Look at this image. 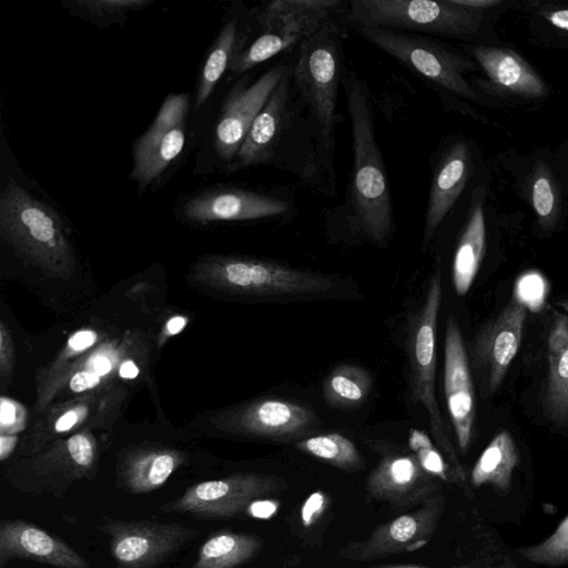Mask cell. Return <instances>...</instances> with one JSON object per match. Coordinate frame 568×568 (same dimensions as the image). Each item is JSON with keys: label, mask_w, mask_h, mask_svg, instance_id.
<instances>
[{"label": "cell", "mask_w": 568, "mask_h": 568, "mask_svg": "<svg viewBox=\"0 0 568 568\" xmlns=\"http://www.w3.org/2000/svg\"><path fill=\"white\" fill-rule=\"evenodd\" d=\"M444 390L458 448L466 452L473 437L475 399L464 339L454 316L446 324Z\"/></svg>", "instance_id": "d6986e66"}, {"label": "cell", "mask_w": 568, "mask_h": 568, "mask_svg": "<svg viewBox=\"0 0 568 568\" xmlns=\"http://www.w3.org/2000/svg\"><path fill=\"white\" fill-rule=\"evenodd\" d=\"M140 354H143L142 342L135 333L103 339L71 366L55 399L64 396L67 400L69 395L78 397L118 383L121 363Z\"/></svg>", "instance_id": "603a6c76"}, {"label": "cell", "mask_w": 568, "mask_h": 568, "mask_svg": "<svg viewBox=\"0 0 568 568\" xmlns=\"http://www.w3.org/2000/svg\"><path fill=\"white\" fill-rule=\"evenodd\" d=\"M518 554L539 566L556 567L568 564V516L547 538L520 548Z\"/></svg>", "instance_id": "e575fe53"}, {"label": "cell", "mask_w": 568, "mask_h": 568, "mask_svg": "<svg viewBox=\"0 0 568 568\" xmlns=\"http://www.w3.org/2000/svg\"><path fill=\"white\" fill-rule=\"evenodd\" d=\"M100 342H102L101 334L94 328H81L68 338L54 361L38 373L36 397L38 412H43L53 403L71 366Z\"/></svg>", "instance_id": "4316f807"}, {"label": "cell", "mask_w": 568, "mask_h": 568, "mask_svg": "<svg viewBox=\"0 0 568 568\" xmlns=\"http://www.w3.org/2000/svg\"><path fill=\"white\" fill-rule=\"evenodd\" d=\"M143 354L131 356L125 358L119 368V376L121 379H134L140 375L141 367L138 363V358H142Z\"/></svg>", "instance_id": "7bdbcfd3"}, {"label": "cell", "mask_w": 568, "mask_h": 568, "mask_svg": "<svg viewBox=\"0 0 568 568\" xmlns=\"http://www.w3.org/2000/svg\"><path fill=\"white\" fill-rule=\"evenodd\" d=\"M345 34L346 28L337 18L327 21L298 45L297 57L292 63L293 83L307 109L317 154L334 190L335 131L339 121L337 93L346 69Z\"/></svg>", "instance_id": "7a4b0ae2"}, {"label": "cell", "mask_w": 568, "mask_h": 568, "mask_svg": "<svg viewBox=\"0 0 568 568\" xmlns=\"http://www.w3.org/2000/svg\"><path fill=\"white\" fill-rule=\"evenodd\" d=\"M437 480L413 453L389 454L367 476L366 491L394 509H406L420 506L438 493Z\"/></svg>", "instance_id": "ac0fdd59"}, {"label": "cell", "mask_w": 568, "mask_h": 568, "mask_svg": "<svg viewBox=\"0 0 568 568\" xmlns=\"http://www.w3.org/2000/svg\"><path fill=\"white\" fill-rule=\"evenodd\" d=\"M291 68L292 63H277L252 83L239 82L230 91L215 128L214 146L223 161L235 159L255 118Z\"/></svg>", "instance_id": "2e32d148"}, {"label": "cell", "mask_w": 568, "mask_h": 568, "mask_svg": "<svg viewBox=\"0 0 568 568\" xmlns=\"http://www.w3.org/2000/svg\"><path fill=\"white\" fill-rule=\"evenodd\" d=\"M532 204L541 220L554 212L555 194L549 179L545 175H540L532 185Z\"/></svg>", "instance_id": "f35d334b"}, {"label": "cell", "mask_w": 568, "mask_h": 568, "mask_svg": "<svg viewBox=\"0 0 568 568\" xmlns=\"http://www.w3.org/2000/svg\"><path fill=\"white\" fill-rule=\"evenodd\" d=\"M0 433L17 435L27 425L28 415L26 409L16 400L1 397Z\"/></svg>", "instance_id": "74e56055"}, {"label": "cell", "mask_w": 568, "mask_h": 568, "mask_svg": "<svg viewBox=\"0 0 568 568\" xmlns=\"http://www.w3.org/2000/svg\"><path fill=\"white\" fill-rule=\"evenodd\" d=\"M568 345V315L558 314L547 339V355L554 356Z\"/></svg>", "instance_id": "60d3db41"}, {"label": "cell", "mask_w": 568, "mask_h": 568, "mask_svg": "<svg viewBox=\"0 0 568 568\" xmlns=\"http://www.w3.org/2000/svg\"><path fill=\"white\" fill-rule=\"evenodd\" d=\"M189 109V94L168 95L149 129L134 142L131 179L140 193L181 154Z\"/></svg>", "instance_id": "9a60e30c"}, {"label": "cell", "mask_w": 568, "mask_h": 568, "mask_svg": "<svg viewBox=\"0 0 568 568\" xmlns=\"http://www.w3.org/2000/svg\"><path fill=\"white\" fill-rule=\"evenodd\" d=\"M304 111L307 109L294 87L291 68L251 125L234 159L235 168L274 164L290 170L286 149L297 142L317 152L315 132ZM297 146L320 162L314 153Z\"/></svg>", "instance_id": "8992f818"}, {"label": "cell", "mask_w": 568, "mask_h": 568, "mask_svg": "<svg viewBox=\"0 0 568 568\" xmlns=\"http://www.w3.org/2000/svg\"><path fill=\"white\" fill-rule=\"evenodd\" d=\"M486 246V225L481 197L473 203L453 260V284L458 295L471 287Z\"/></svg>", "instance_id": "83f0119b"}, {"label": "cell", "mask_w": 568, "mask_h": 568, "mask_svg": "<svg viewBox=\"0 0 568 568\" xmlns=\"http://www.w3.org/2000/svg\"><path fill=\"white\" fill-rule=\"evenodd\" d=\"M442 293V273L437 268L430 277L424 303L409 325L410 389L415 402L422 405L428 415L436 444L448 458L457 479L463 480L465 473L446 434L435 392L436 334Z\"/></svg>", "instance_id": "ba28073f"}, {"label": "cell", "mask_w": 568, "mask_h": 568, "mask_svg": "<svg viewBox=\"0 0 568 568\" xmlns=\"http://www.w3.org/2000/svg\"><path fill=\"white\" fill-rule=\"evenodd\" d=\"M186 317L184 316H173L171 317L165 325V335L173 336L179 334L186 325Z\"/></svg>", "instance_id": "bcb514c9"}, {"label": "cell", "mask_w": 568, "mask_h": 568, "mask_svg": "<svg viewBox=\"0 0 568 568\" xmlns=\"http://www.w3.org/2000/svg\"><path fill=\"white\" fill-rule=\"evenodd\" d=\"M295 447L342 470L363 468L364 459L355 444L339 433L308 436L295 443Z\"/></svg>", "instance_id": "d6a6232c"}, {"label": "cell", "mask_w": 568, "mask_h": 568, "mask_svg": "<svg viewBox=\"0 0 568 568\" xmlns=\"http://www.w3.org/2000/svg\"><path fill=\"white\" fill-rule=\"evenodd\" d=\"M371 387L372 377L366 369L357 365L343 364L327 375L323 384V397L333 407H353L365 402Z\"/></svg>", "instance_id": "1f68e13d"}, {"label": "cell", "mask_w": 568, "mask_h": 568, "mask_svg": "<svg viewBox=\"0 0 568 568\" xmlns=\"http://www.w3.org/2000/svg\"><path fill=\"white\" fill-rule=\"evenodd\" d=\"M544 412L557 426L568 424V345L559 354L548 356Z\"/></svg>", "instance_id": "836d02e7"}, {"label": "cell", "mask_w": 568, "mask_h": 568, "mask_svg": "<svg viewBox=\"0 0 568 568\" xmlns=\"http://www.w3.org/2000/svg\"><path fill=\"white\" fill-rule=\"evenodd\" d=\"M194 282L210 288L248 296H310L338 286L332 275L295 268L274 261L214 255L191 266Z\"/></svg>", "instance_id": "277c9868"}, {"label": "cell", "mask_w": 568, "mask_h": 568, "mask_svg": "<svg viewBox=\"0 0 568 568\" xmlns=\"http://www.w3.org/2000/svg\"><path fill=\"white\" fill-rule=\"evenodd\" d=\"M0 229L3 239L42 272L63 280L73 275L74 254L60 217L12 179L0 196Z\"/></svg>", "instance_id": "3957f363"}, {"label": "cell", "mask_w": 568, "mask_h": 568, "mask_svg": "<svg viewBox=\"0 0 568 568\" xmlns=\"http://www.w3.org/2000/svg\"><path fill=\"white\" fill-rule=\"evenodd\" d=\"M150 0H79L74 10L82 16L94 19H116L131 11L141 10Z\"/></svg>", "instance_id": "8d00e7d4"}, {"label": "cell", "mask_w": 568, "mask_h": 568, "mask_svg": "<svg viewBox=\"0 0 568 568\" xmlns=\"http://www.w3.org/2000/svg\"><path fill=\"white\" fill-rule=\"evenodd\" d=\"M473 53L489 78L501 88L530 98L546 94L544 82L517 53L491 47H477Z\"/></svg>", "instance_id": "484cf974"}, {"label": "cell", "mask_w": 568, "mask_h": 568, "mask_svg": "<svg viewBox=\"0 0 568 568\" xmlns=\"http://www.w3.org/2000/svg\"><path fill=\"white\" fill-rule=\"evenodd\" d=\"M185 454L164 446H149L130 450L118 468L121 487L130 494H145L162 487L185 462Z\"/></svg>", "instance_id": "d4e9b609"}, {"label": "cell", "mask_w": 568, "mask_h": 568, "mask_svg": "<svg viewBox=\"0 0 568 568\" xmlns=\"http://www.w3.org/2000/svg\"><path fill=\"white\" fill-rule=\"evenodd\" d=\"M99 463V444L91 429L55 440L28 463L29 475L44 486L92 478Z\"/></svg>", "instance_id": "ffe728a7"}, {"label": "cell", "mask_w": 568, "mask_h": 568, "mask_svg": "<svg viewBox=\"0 0 568 568\" xmlns=\"http://www.w3.org/2000/svg\"><path fill=\"white\" fill-rule=\"evenodd\" d=\"M444 508L445 497L436 493L414 510L376 526L365 539L348 542L337 555L365 562L415 551L432 539Z\"/></svg>", "instance_id": "5bb4252c"}, {"label": "cell", "mask_w": 568, "mask_h": 568, "mask_svg": "<svg viewBox=\"0 0 568 568\" xmlns=\"http://www.w3.org/2000/svg\"><path fill=\"white\" fill-rule=\"evenodd\" d=\"M526 316V305L514 296L498 316L481 328L475 339L474 365L485 378L489 393L499 387L519 349Z\"/></svg>", "instance_id": "e0dca14e"}, {"label": "cell", "mask_w": 568, "mask_h": 568, "mask_svg": "<svg viewBox=\"0 0 568 568\" xmlns=\"http://www.w3.org/2000/svg\"><path fill=\"white\" fill-rule=\"evenodd\" d=\"M99 529L110 537L118 568H154L200 535V530L176 523L108 517Z\"/></svg>", "instance_id": "4fadbf2b"}, {"label": "cell", "mask_w": 568, "mask_h": 568, "mask_svg": "<svg viewBox=\"0 0 568 568\" xmlns=\"http://www.w3.org/2000/svg\"><path fill=\"white\" fill-rule=\"evenodd\" d=\"M248 30H241L237 18L230 19L221 29L201 70L195 94V110L210 98L235 53L243 45Z\"/></svg>", "instance_id": "f1b7e54d"}, {"label": "cell", "mask_w": 568, "mask_h": 568, "mask_svg": "<svg viewBox=\"0 0 568 568\" xmlns=\"http://www.w3.org/2000/svg\"><path fill=\"white\" fill-rule=\"evenodd\" d=\"M546 19L556 28L568 31V9L548 12Z\"/></svg>", "instance_id": "f6af8a7d"}, {"label": "cell", "mask_w": 568, "mask_h": 568, "mask_svg": "<svg viewBox=\"0 0 568 568\" xmlns=\"http://www.w3.org/2000/svg\"><path fill=\"white\" fill-rule=\"evenodd\" d=\"M481 14L453 0H352L337 16L345 28H374L420 36L466 37Z\"/></svg>", "instance_id": "5b68a950"}, {"label": "cell", "mask_w": 568, "mask_h": 568, "mask_svg": "<svg viewBox=\"0 0 568 568\" xmlns=\"http://www.w3.org/2000/svg\"><path fill=\"white\" fill-rule=\"evenodd\" d=\"M408 445L428 474L440 480H458L452 466L445 462L437 447L423 430L412 428Z\"/></svg>", "instance_id": "d590c367"}, {"label": "cell", "mask_w": 568, "mask_h": 568, "mask_svg": "<svg viewBox=\"0 0 568 568\" xmlns=\"http://www.w3.org/2000/svg\"><path fill=\"white\" fill-rule=\"evenodd\" d=\"M211 424L233 435L298 442L311 436L321 426V419L312 408L301 403L263 397L215 414Z\"/></svg>", "instance_id": "7c38bea8"}, {"label": "cell", "mask_w": 568, "mask_h": 568, "mask_svg": "<svg viewBox=\"0 0 568 568\" xmlns=\"http://www.w3.org/2000/svg\"><path fill=\"white\" fill-rule=\"evenodd\" d=\"M356 33L424 80L457 95L475 100L463 77L464 62L445 45L420 34L358 28Z\"/></svg>", "instance_id": "30bf717a"}, {"label": "cell", "mask_w": 568, "mask_h": 568, "mask_svg": "<svg viewBox=\"0 0 568 568\" xmlns=\"http://www.w3.org/2000/svg\"><path fill=\"white\" fill-rule=\"evenodd\" d=\"M454 3L469 9L479 10L486 7H493L500 3L499 0H453Z\"/></svg>", "instance_id": "7dc6e473"}, {"label": "cell", "mask_w": 568, "mask_h": 568, "mask_svg": "<svg viewBox=\"0 0 568 568\" xmlns=\"http://www.w3.org/2000/svg\"><path fill=\"white\" fill-rule=\"evenodd\" d=\"M519 455L513 436L507 430L498 433L484 449L470 473L476 487L490 485L499 490L510 487Z\"/></svg>", "instance_id": "4dcf8cb0"}, {"label": "cell", "mask_w": 568, "mask_h": 568, "mask_svg": "<svg viewBox=\"0 0 568 568\" xmlns=\"http://www.w3.org/2000/svg\"><path fill=\"white\" fill-rule=\"evenodd\" d=\"M364 568H436V567H428V566H422V565H412V564H383V565H375L371 567H364ZM448 568H510L508 565H486V564H465Z\"/></svg>", "instance_id": "b9f144b4"}, {"label": "cell", "mask_w": 568, "mask_h": 568, "mask_svg": "<svg viewBox=\"0 0 568 568\" xmlns=\"http://www.w3.org/2000/svg\"><path fill=\"white\" fill-rule=\"evenodd\" d=\"M284 489L285 483L280 477L240 473L197 483L162 509L202 519H227L247 514L252 505Z\"/></svg>", "instance_id": "8fae6325"}, {"label": "cell", "mask_w": 568, "mask_h": 568, "mask_svg": "<svg viewBox=\"0 0 568 568\" xmlns=\"http://www.w3.org/2000/svg\"><path fill=\"white\" fill-rule=\"evenodd\" d=\"M126 388L112 384L98 390L53 403L41 412L21 445L22 454L34 455L51 443L84 429H110L124 408Z\"/></svg>", "instance_id": "9c48e42d"}, {"label": "cell", "mask_w": 568, "mask_h": 568, "mask_svg": "<svg viewBox=\"0 0 568 568\" xmlns=\"http://www.w3.org/2000/svg\"><path fill=\"white\" fill-rule=\"evenodd\" d=\"M262 547L263 540L256 535L222 530L201 546L190 568H236L254 558Z\"/></svg>", "instance_id": "f546056e"}, {"label": "cell", "mask_w": 568, "mask_h": 568, "mask_svg": "<svg viewBox=\"0 0 568 568\" xmlns=\"http://www.w3.org/2000/svg\"><path fill=\"white\" fill-rule=\"evenodd\" d=\"M342 87L351 119L353 164L344 201L331 220L358 240L385 245L395 229L393 202L385 163L374 126V111L366 82L345 69Z\"/></svg>", "instance_id": "6da1fadb"}, {"label": "cell", "mask_w": 568, "mask_h": 568, "mask_svg": "<svg viewBox=\"0 0 568 568\" xmlns=\"http://www.w3.org/2000/svg\"><path fill=\"white\" fill-rule=\"evenodd\" d=\"M433 160L423 231L425 247L456 204L471 172L470 151L465 141L454 142Z\"/></svg>", "instance_id": "cb8c5ba5"}, {"label": "cell", "mask_w": 568, "mask_h": 568, "mask_svg": "<svg viewBox=\"0 0 568 568\" xmlns=\"http://www.w3.org/2000/svg\"><path fill=\"white\" fill-rule=\"evenodd\" d=\"M14 559L31 560L55 568H92L64 540L22 519L0 521V568Z\"/></svg>", "instance_id": "7402d4cb"}, {"label": "cell", "mask_w": 568, "mask_h": 568, "mask_svg": "<svg viewBox=\"0 0 568 568\" xmlns=\"http://www.w3.org/2000/svg\"><path fill=\"white\" fill-rule=\"evenodd\" d=\"M18 436L12 434L0 435V459L4 462L13 453L18 444Z\"/></svg>", "instance_id": "ee69618b"}, {"label": "cell", "mask_w": 568, "mask_h": 568, "mask_svg": "<svg viewBox=\"0 0 568 568\" xmlns=\"http://www.w3.org/2000/svg\"><path fill=\"white\" fill-rule=\"evenodd\" d=\"M345 1L274 0L253 10L256 33L232 59L230 71L242 74L298 47L327 21L337 18Z\"/></svg>", "instance_id": "52a82bcc"}, {"label": "cell", "mask_w": 568, "mask_h": 568, "mask_svg": "<svg viewBox=\"0 0 568 568\" xmlns=\"http://www.w3.org/2000/svg\"><path fill=\"white\" fill-rule=\"evenodd\" d=\"M14 367V347L9 327L0 321V377L3 387L10 383Z\"/></svg>", "instance_id": "ab89813d"}, {"label": "cell", "mask_w": 568, "mask_h": 568, "mask_svg": "<svg viewBox=\"0 0 568 568\" xmlns=\"http://www.w3.org/2000/svg\"><path fill=\"white\" fill-rule=\"evenodd\" d=\"M290 201L280 196L242 189H225L203 193L189 200L184 216L195 223L251 221L287 214Z\"/></svg>", "instance_id": "44dd1931"}]
</instances>
